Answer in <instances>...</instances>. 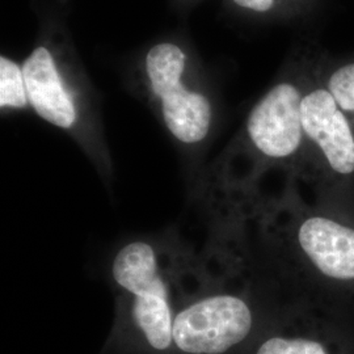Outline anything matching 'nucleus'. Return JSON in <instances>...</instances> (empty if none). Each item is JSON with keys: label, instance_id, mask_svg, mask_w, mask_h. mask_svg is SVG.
Wrapping results in <instances>:
<instances>
[{"label": "nucleus", "instance_id": "nucleus-1", "mask_svg": "<svg viewBox=\"0 0 354 354\" xmlns=\"http://www.w3.org/2000/svg\"><path fill=\"white\" fill-rule=\"evenodd\" d=\"M253 210L270 281L297 307L354 311V221L304 201L295 181L279 200Z\"/></svg>", "mask_w": 354, "mask_h": 354}, {"label": "nucleus", "instance_id": "nucleus-2", "mask_svg": "<svg viewBox=\"0 0 354 354\" xmlns=\"http://www.w3.org/2000/svg\"><path fill=\"white\" fill-rule=\"evenodd\" d=\"M304 183L317 206L354 221V129L322 75V54L304 61L301 102Z\"/></svg>", "mask_w": 354, "mask_h": 354}, {"label": "nucleus", "instance_id": "nucleus-3", "mask_svg": "<svg viewBox=\"0 0 354 354\" xmlns=\"http://www.w3.org/2000/svg\"><path fill=\"white\" fill-rule=\"evenodd\" d=\"M304 61L291 66L253 105L243 129V146L252 159L253 175L270 168L288 172L291 181H304V134L301 102Z\"/></svg>", "mask_w": 354, "mask_h": 354}, {"label": "nucleus", "instance_id": "nucleus-4", "mask_svg": "<svg viewBox=\"0 0 354 354\" xmlns=\"http://www.w3.org/2000/svg\"><path fill=\"white\" fill-rule=\"evenodd\" d=\"M143 73L169 134L187 146L206 140L213 125V105L203 91L188 84L185 49L172 41L152 45L143 59Z\"/></svg>", "mask_w": 354, "mask_h": 354}, {"label": "nucleus", "instance_id": "nucleus-5", "mask_svg": "<svg viewBox=\"0 0 354 354\" xmlns=\"http://www.w3.org/2000/svg\"><path fill=\"white\" fill-rule=\"evenodd\" d=\"M248 292L223 291L183 308L174 317L172 337L185 354H223L247 340L254 326Z\"/></svg>", "mask_w": 354, "mask_h": 354}, {"label": "nucleus", "instance_id": "nucleus-6", "mask_svg": "<svg viewBox=\"0 0 354 354\" xmlns=\"http://www.w3.org/2000/svg\"><path fill=\"white\" fill-rule=\"evenodd\" d=\"M112 276L133 297V319L147 344L155 351L169 349L175 317L151 244L131 241L124 245L114 257Z\"/></svg>", "mask_w": 354, "mask_h": 354}, {"label": "nucleus", "instance_id": "nucleus-7", "mask_svg": "<svg viewBox=\"0 0 354 354\" xmlns=\"http://www.w3.org/2000/svg\"><path fill=\"white\" fill-rule=\"evenodd\" d=\"M21 64L29 106L53 127L71 130L77 124V105L50 48L39 44Z\"/></svg>", "mask_w": 354, "mask_h": 354}, {"label": "nucleus", "instance_id": "nucleus-8", "mask_svg": "<svg viewBox=\"0 0 354 354\" xmlns=\"http://www.w3.org/2000/svg\"><path fill=\"white\" fill-rule=\"evenodd\" d=\"M322 75L354 129V59L336 64L322 57Z\"/></svg>", "mask_w": 354, "mask_h": 354}, {"label": "nucleus", "instance_id": "nucleus-9", "mask_svg": "<svg viewBox=\"0 0 354 354\" xmlns=\"http://www.w3.org/2000/svg\"><path fill=\"white\" fill-rule=\"evenodd\" d=\"M0 106L1 109H26L29 106L23 64L0 57Z\"/></svg>", "mask_w": 354, "mask_h": 354}, {"label": "nucleus", "instance_id": "nucleus-10", "mask_svg": "<svg viewBox=\"0 0 354 354\" xmlns=\"http://www.w3.org/2000/svg\"><path fill=\"white\" fill-rule=\"evenodd\" d=\"M256 354H332V352L319 337L274 335L260 344Z\"/></svg>", "mask_w": 354, "mask_h": 354}, {"label": "nucleus", "instance_id": "nucleus-11", "mask_svg": "<svg viewBox=\"0 0 354 354\" xmlns=\"http://www.w3.org/2000/svg\"><path fill=\"white\" fill-rule=\"evenodd\" d=\"M236 7L250 12L266 15L279 10L281 0H231Z\"/></svg>", "mask_w": 354, "mask_h": 354}]
</instances>
